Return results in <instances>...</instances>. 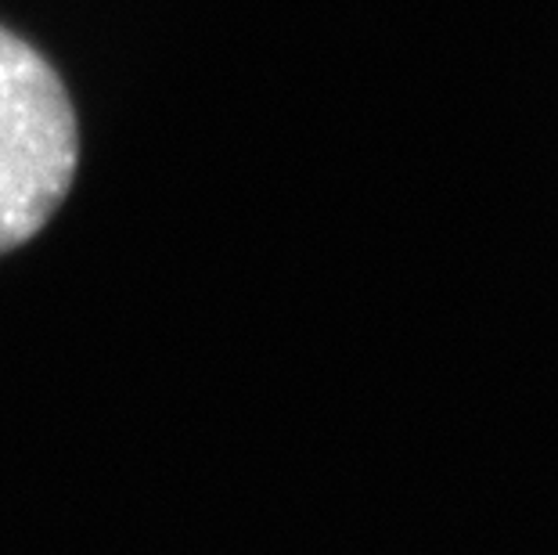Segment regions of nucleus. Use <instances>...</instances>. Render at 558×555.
Instances as JSON below:
<instances>
[{
  "label": "nucleus",
  "mask_w": 558,
  "mask_h": 555,
  "mask_svg": "<svg viewBox=\"0 0 558 555\" xmlns=\"http://www.w3.org/2000/svg\"><path fill=\"white\" fill-rule=\"evenodd\" d=\"M80 134L65 84L0 26V253L33 239L69 195Z\"/></svg>",
  "instance_id": "nucleus-1"
}]
</instances>
